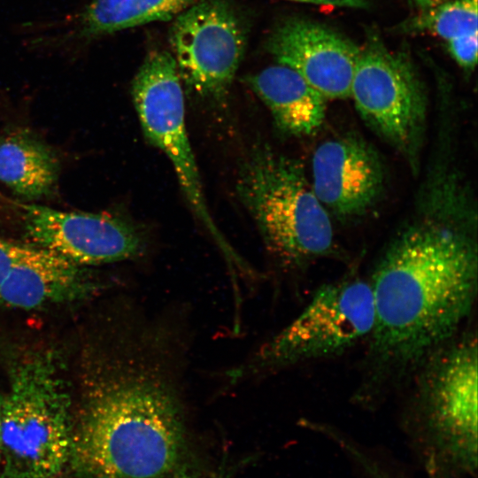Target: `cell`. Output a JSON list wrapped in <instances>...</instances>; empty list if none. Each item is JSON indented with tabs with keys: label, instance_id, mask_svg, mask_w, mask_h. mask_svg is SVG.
<instances>
[{
	"label": "cell",
	"instance_id": "obj_11",
	"mask_svg": "<svg viewBox=\"0 0 478 478\" xmlns=\"http://www.w3.org/2000/svg\"><path fill=\"white\" fill-rule=\"evenodd\" d=\"M379 152L364 138L345 134L321 143L312 158L311 184L330 217L358 220L372 211L386 189Z\"/></svg>",
	"mask_w": 478,
	"mask_h": 478
},
{
	"label": "cell",
	"instance_id": "obj_24",
	"mask_svg": "<svg viewBox=\"0 0 478 478\" xmlns=\"http://www.w3.org/2000/svg\"><path fill=\"white\" fill-rule=\"evenodd\" d=\"M289 1L300 2V3H313L314 0H289Z\"/></svg>",
	"mask_w": 478,
	"mask_h": 478
},
{
	"label": "cell",
	"instance_id": "obj_10",
	"mask_svg": "<svg viewBox=\"0 0 478 478\" xmlns=\"http://www.w3.org/2000/svg\"><path fill=\"white\" fill-rule=\"evenodd\" d=\"M19 205L24 233L31 244L76 265L126 260L145 248L139 228L119 216L64 212L35 204Z\"/></svg>",
	"mask_w": 478,
	"mask_h": 478
},
{
	"label": "cell",
	"instance_id": "obj_4",
	"mask_svg": "<svg viewBox=\"0 0 478 478\" xmlns=\"http://www.w3.org/2000/svg\"><path fill=\"white\" fill-rule=\"evenodd\" d=\"M59 360L29 351L9 369L2 399L0 478H61L69 468L74 421Z\"/></svg>",
	"mask_w": 478,
	"mask_h": 478
},
{
	"label": "cell",
	"instance_id": "obj_22",
	"mask_svg": "<svg viewBox=\"0 0 478 478\" xmlns=\"http://www.w3.org/2000/svg\"><path fill=\"white\" fill-rule=\"evenodd\" d=\"M313 4L351 8H366L368 6L367 0H314Z\"/></svg>",
	"mask_w": 478,
	"mask_h": 478
},
{
	"label": "cell",
	"instance_id": "obj_1",
	"mask_svg": "<svg viewBox=\"0 0 478 478\" xmlns=\"http://www.w3.org/2000/svg\"><path fill=\"white\" fill-rule=\"evenodd\" d=\"M419 213L382 251L369 281L374 325L355 403L377 405L458 336L478 287L476 212L465 192L428 187Z\"/></svg>",
	"mask_w": 478,
	"mask_h": 478
},
{
	"label": "cell",
	"instance_id": "obj_3",
	"mask_svg": "<svg viewBox=\"0 0 478 478\" xmlns=\"http://www.w3.org/2000/svg\"><path fill=\"white\" fill-rule=\"evenodd\" d=\"M478 347L463 330L414 374L405 426L428 478L476 477Z\"/></svg>",
	"mask_w": 478,
	"mask_h": 478
},
{
	"label": "cell",
	"instance_id": "obj_14",
	"mask_svg": "<svg viewBox=\"0 0 478 478\" xmlns=\"http://www.w3.org/2000/svg\"><path fill=\"white\" fill-rule=\"evenodd\" d=\"M247 81L282 134L309 136L322 127L327 98L296 71L278 64L251 75Z\"/></svg>",
	"mask_w": 478,
	"mask_h": 478
},
{
	"label": "cell",
	"instance_id": "obj_13",
	"mask_svg": "<svg viewBox=\"0 0 478 478\" xmlns=\"http://www.w3.org/2000/svg\"><path fill=\"white\" fill-rule=\"evenodd\" d=\"M95 289L83 266L33 244L0 284V305L35 310L81 300Z\"/></svg>",
	"mask_w": 478,
	"mask_h": 478
},
{
	"label": "cell",
	"instance_id": "obj_25",
	"mask_svg": "<svg viewBox=\"0 0 478 478\" xmlns=\"http://www.w3.org/2000/svg\"><path fill=\"white\" fill-rule=\"evenodd\" d=\"M1 407H2V405L0 403V426H1Z\"/></svg>",
	"mask_w": 478,
	"mask_h": 478
},
{
	"label": "cell",
	"instance_id": "obj_7",
	"mask_svg": "<svg viewBox=\"0 0 478 478\" xmlns=\"http://www.w3.org/2000/svg\"><path fill=\"white\" fill-rule=\"evenodd\" d=\"M373 325L369 281L350 274L320 285L302 312L261 349L258 361L281 368L335 358L366 343Z\"/></svg>",
	"mask_w": 478,
	"mask_h": 478
},
{
	"label": "cell",
	"instance_id": "obj_2",
	"mask_svg": "<svg viewBox=\"0 0 478 478\" xmlns=\"http://www.w3.org/2000/svg\"><path fill=\"white\" fill-rule=\"evenodd\" d=\"M74 424L69 468L78 478H164L181 465V396L151 348L109 360Z\"/></svg>",
	"mask_w": 478,
	"mask_h": 478
},
{
	"label": "cell",
	"instance_id": "obj_12",
	"mask_svg": "<svg viewBox=\"0 0 478 478\" xmlns=\"http://www.w3.org/2000/svg\"><path fill=\"white\" fill-rule=\"evenodd\" d=\"M266 46L278 64L296 71L325 98L350 97L360 49L342 34L294 18L273 32Z\"/></svg>",
	"mask_w": 478,
	"mask_h": 478
},
{
	"label": "cell",
	"instance_id": "obj_21",
	"mask_svg": "<svg viewBox=\"0 0 478 478\" xmlns=\"http://www.w3.org/2000/svg\"><path fill=\"white\" fill-rule=\"evenodd\" d=\"M173 473L174 478H197L191 473H189L185 466L181 465ZM230 474V471L226 467L225 462H222L220 468L207 478H229Z\"/></svg>",
	"mask_w": 478,
	"mask_h": 478
},
{
	"label": "cell",
	"instance_id": "obj_23",
	"mask_svg": "<svg viewBox=\"0 0 478 478\" xmlns=\"http://www.w3.org/2000/svg\"><path fill=\"white\" fill-rule=\"evenodd\" d=\"M411 1L414 4L421 8V10H423V9H428V8L439 5L450 0H411Z\"/></svg>",
	"mask_w": 478,
	"mask_h": 478
},
{
	"label": "cell",
	"instance_id": "obj_19",
	"mask_svg": "<svg viewBox=\"0 0 478 478\" xmlns=\"http://www.w3.org/2000/svg\"><path fill=\"white\" fill-rule=\"evenodd\" d=\"M477 33L448 41L451 57L462 68L472 71L477 63Z\"/></svg>",
	"mask_w": 478,
	"mask_h": 478
},
{
	"label": "cell",
	"instance_id": "obj_5",
	"mask_svg": "<svg viewBox=\"0 0 478 478\" xmlns=\"http://www.w3.org/2000/svg\"><path fill=\"white\" fill-rule=\"evenodd\" d=\"M236 192L281 264L303 268L334 253L331 217L297 159L255 144L240 164Z\"/></svg>",
	"mask_w": 478,
	"mask_h": 478
},
{
	"label": "cell",
	"instance_id": "obj_17",
	"mask_svg": "<svg viewBox=\"0 0 478 478\" xmlns=\"http://www.w3.org/2000/svg\"><path fill=\"white\" fill-rule=\"evenodd\" d=\"M477 0H450L423 9L399 26L405 32L428 31L447 42L477 33Z\"/></svg>",
	"mask_w": 478,
	"mask_h": 478
},
{
	"label": "cell",
	"instance_id": "obj_15",
	"mask_svg": "<svg viewBox=\"0 0 478 478\" xmlns=\"http://www.w3.org/2000/svg\"><path fill=\"white\" fill-rule=\"evenodd\" d=\"M59 173L51 148L26 129L12 130L0 137V181L27 200L52 192Z\"/></svg>",
	"mask_w": 478,
	"mask_h": 478
},
{
	"label": "cell",
	"instance_id": "obj_8",
	"mask_svg": "<svg viewBox=\"0 0 478 478\" xmlns=\"http://www.w3.org/2000/svg\"><path fill=\"white\" fill-rule=\"evenodd\" d=\"M181 79L173 55L150 52L132 81V97L145 138L172 163L195 217L230 260L239 261L208 210L185 124Z\"/></svg>",
	"mask_w": 478,
	"mask_h": 478
},
{
	"label": "cell",
	"instance_id": "obj_9",
	"mask_svg": "<svg viewBox=\"0 0 478 478\" xmlns=\"http://www.w3.org/2000/svg\"><path fill=\"white\" fill-rule=\"evenodd\" d=\"M181 79L198 96L220 100L227 93L245 47L243 25L224 0H200L180 13L171 28Z\"/></svg>",
	"mask_w": 478,
	"mask_h": 478
},
{
	"label": "cell",
	"instance_id": "obj_16",
	"mask_svg": "<svg viewBox=\"0 0 478 478\" xmlns=\"http://www.w3.org/2000/svg\"><path fill=\"white\" fill-rule=\"evenodd\" d=\"M200 0H94L84 14L89 35L116 32L154 21H166Z\"/></svg>",
	"mask_w": 478,
	"mask_h": 478
},
{
	"label": "cell",
	"instance_id": "obj_18",
	"mask_svg": "<svg viewBox=\"0 0 478 478\" xmlns=\"http://www.w3.org/2000/svg\"><path fill=\"white\" fill-rule=\"evenodd\" d=\"M309 426L316 432L323 433L328 438L337 443L346 454L350 455L353 461L359 466L367 478H400L399 475L393 474V471L386 467L383 462L378 460L376 457L370 453L366 452L357 443L351 442L339 431H336L335 428L317 422H310Z\"/></svg>",
	"mask_w": 478,
	"mask_h": 478
},
{
	"label": "cell",
	"instance_id": "obj_20",
	"mask_svg": "<svg viewBox=\"0 0 478 478\" xmlns=\"http://www.w3.org/2000/svg\"><path fill=\"white\" fill-rule=\"evenodd\" d=\"M33 248L31 243H22L0 236V284L10 270Z\"/></svg>",
	"mask_w": 478,
	"mask_h": 478
},
{
	"label": "cell",
	"instance_id": "obj_6",
	"mask_svg": "<svg viewBox=\"0 0 478 478\" xmlns=\"http://www.w3.org/2000/svg\"><path fill=\"white\" fill-rule=\"evenodd\" d=\"M350 97L365 124L417 175L426 138L428 96L410 58L389 50L372 36L360 50Z\"/></svg>",
	"mask_w": 478,
	"mask_h": 478
}]
</instances>
